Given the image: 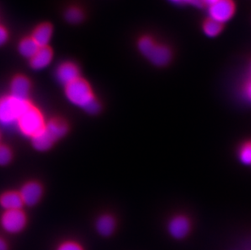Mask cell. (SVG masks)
I'll list each match as a JSON object with an SVG mask.
<instances>
[{
    "instance_id": "9c48e42d",
    "label": "cell",
    "mask_w": 251,
    "mask_h": 250,
    "mask_svg": "<svg viewBox=\"0 0 251 250\" xmlns=\"http://www.w3.org/2000/svg\"><path fill=\"white\" fill-rule=\"evenodd\" d=\"M52 51L48 47L40 48L30 59V65L34 70H43L50 65L52 60Z\"/></svg>"
},
{
    "instance_id": "484cf974",
    "label": "cell",
    "mask_w": 251,
    "mask_h": 250,
    "mask_svg": "<svg viewBox=\"0 0 251 250\" xmlns=\"http://www.w3.org/2000/svg\"><path fill=\"white\" fill-rule=\"evenodd\" d=\"M0 250H7V243L0 237Z\"/></svg>"
},
{
    "instance_id": "4fadbf2b",
    "label": "cell",
    "mask_w": 251,
    "mask_h": 250,
    "mask_svg": "<svg viewBox=\"0 0 251 250\" xmlns=\"http://www.w3.org/2000/svg\"><path fill=\"white\" fill-rule=\"evenodd\" d=\"M23 205L22 197L17 192H7L0 197V205L5 210H22Z\"/></svg>"
},
{
    "instance_id": "ac0fdd59",
    "label": "cell",
    "mask_w": 251,
    "mask_h": 250,
    "mask_svg": "<svg viewBox=\"0 0 251 250\" xmlns=\"http://www.w3.org/2000/svg\"><path fill=\"white\" fill-rule=\"evenodd\" d=\"M222 28H223L222 25L215 22L213 20L208 19L204 22L202 30L205 35L210 38H214L221 33Z\"/></svg>"
},
{
    "instance_id": "2e32d148",
    "label": "cell",
    "mask_w": 251,
    "mask_h": 250,
    "mask_svg": "<svg viewBox=\"0 0 251 250\" xmlns=\"http://www.w3.org/2000/svg\"><path fill=\"white\" fill-rule=\"evenodd\" d=\"M116 226V223L113 218L110 215H102L99 218L96 223V228L100 235L108 236L112 235Z\"/></svg>"
},
{
    "instance_id": "277c9868",
    "label": "cell",
    "mask_w": 251,
    "mask_h": 250,
    "mask_svg": "<svg viewBox=\"0 0 251 250\" xmlns=\"http://www.w3.org/2000/svg\"><path fill=\"white\" fill-rule=\"evenodd\" d=\"M17 126L22 134L25 137H32L43 129L45 126V121L40 111L31 106L20 117Z\"/></svg>"
},
{
    "instance_id": "603a6c76",
    "label": "cell",
    "mask_w": 251,
    "mask_h": 250,
    "mask_svg": "<svg viewBox=\"0 0 251 250\" xmlns=\"http://www.w3.org/2000/svg\"><path fill=\"white\" fill-rule=\"evenodd\" d=\"M8 34L6 29L2 26H0V47L7 42Z\"/></svg>"
},
{
    "instance_id": "5bb4252c",
    "label": "cell",
    "mask_w": 251,
    "mask_h": 250,
    "mask_svg": "<svg viewBox=\"0 0 251 250\" xmlns=\"http://www.w3.org/2000/svg\"><path fill=\"white\" fill-rule=\"evenodd\" d=\"M52 35V28L49 24H43L38 26L33 33V41L39 48H46L50 42Z\"/></svg>"
},
{
    "instance_id": "cb8c5ba5",
    "label": "cell",
    "mask_w": 251,
    "mask_h": 250,
    "mask_svg": "<svg viewBox=\"0 0 251 250\" xmlns=\"http://www.w3.org/2000/svg\"><path fill=\"white\" fill-rule=\"evenodd\" d=\"M184 3H188L196 7H201L204 5L202 0H184Z\"/></svg>"
},
{
    "instance_id": "83f0119b",
    "label": "cell",
    "mask_w": 251,
    "mask_h": 250,
    "mask_svg": "<svg viewBox=\"0 0 251 250\" xmlns=\"http://www.w3.org/2000/svg\"><path fill=\"white\" fill-rule=\"evenodd\" d=\"M168 1H170L174 4H183L184 3V0H168Z\"/></svg>"
},
{
    "instance_id": "4316f807",
    "label": "cell",
    "mask_w": 251,
    "mask_h": 250,
    "mask_svg": "<svg viewBox=\"0 0 251 250\" xmlns=\"http://www.w3.org/2000/svg\"><path fill=\"white\" fill-rule=\"evenodd\" d=\"M219 0H202V2H203V4L208 5L209 6H211V5L214 4L215 2H218Z\"/></svg>"
},
{
    "instance_id": "ba28073f",
    "label": "cell",
    "mask_w": 251,
    "mask_h": 250,
    "mask_svg": "<svg viewBox=\"0 0 251 250\" xmlns=\"http://www.w3.org/2000/svg\"><path fill=\"white\" fill-rule=\"evenodd\" d=\"M55 74L59 82L66 86L70 83L74 82V80H77L80 73L78 68L75 64L66 62L57 68Z\"/></svg>"
},
{
    "instance_id": "d6986e66",
    "label": "cell",
    "mask_w": 251,
    "mask_h": 250,
    "mask_svg": "<svg viewBox=\"0 0 251 250\" xmlns=\"http://www.w3.org/2000/svg\"><path fill=\"white\" fill-rule=\"evenodd\" d=\"M65 19L70 23L76 24L81 22L83 19V13L81 10L76 7H71L67 10V12H65Z\"/></svg>"
},
{
    "instance_id": "8992f818",
    "label": "cell",
    "mask_w": 251,
    "mask_h": 250,
    "mask_svg": "<svg viewBox=\"0 0 251 250\" xmlns=\"http://www.w3.org/2000/svg\"><path fill=\"white\" fill-rule=\"evenodd\" d=\"M234 12L235 5L232 0H219L209 6V19L223 25L232 18Z\"/></svg>"
},
{
    "instance_id": "e0dca14e",
    "label": "cell",
    "mask_w": 251,
    "mask_h": 250,
    "mask_svg": "<svg viewBox=\"0 0 251 250\" xmlns=\"http://www.w3.org/2000/svg\"><path fill=\"white\" fill-rule=\"evenodd\" d=\"M38 44L33 41V38H25L20 43L19 51L23 56L31 59L39 50Z\"/></svg>"
},
{
    "instance_id": "8fae6325",
    "label": "cell",
    "mask_w": 251,
    "mask_h": 250,
    "mask_svg": "<svg viewBox=\"0 0 251 250\" xmlns=\"http://www.w3.org/2000/svg\"><path fill=\"white\" fill-rule=\"evenodd\" d=\"M190 231V223L185 217H176L168 225V231L174 238L185 237Z\"/></svg>"
},
{
    "instance_id": "6da1fadb",
    "label": "cell",
    "mask_w": 251,
    "mask_h": 250,
    "mask_svg": "<svg viewBox=\"0 0 251 250\" xmlns=\"http://www.w3.org/2000/svg\"><path fill=\"white\" fill-rule=\"evenodd\" d=\"M67 99L74 106L85 110L87 113L97 114L100 105L95 99L91 88L85 80L78 78L65 86Z\"/></svg>"
},
{
    "instance_id": "9a60e30c",
    "label": "cell",
    "mask_w": 251,
    "mask_h": 250,
    "mask_svg": "<svg viewBox=\"0 0 251 250\" xmlns=\"http://www.w3.org/2000/svg\"><path fill=\"white\" fill-rule=\"evenodd\" d=\"M45 128L55 138V141L64 137L68 132V126L66 123L61 120L50 121L45 125Z\"/></svg>"
},
{
    "instance_id": "f546056e",
    "label": "cell",
    "mask_w": 251,
    "mask_h": 250,
    "mask_svg": "<svg viewBox=\"0 0 251 250\" xmlns=\"http://www.w3.org/2000/svg\"><path fill=\"white\" fill-rule=\"evenodd\" d=\"M0 138H1V136H0Z\"/></svg>"
},
{
    "instance_id": "7a4b0ae2",
    "label": "cell",
    "mask_w": 251,
    "mask_h": 250,
    "mask_svg": "<svg viewBox=\"0 0 251 250\" xmlns=\"http://www.w3.org/2000/svg\"><path fill=\"white\" fill-rule=\"evenodd\" d=\"M31 106L28 100L17 99L12 95L0 99V125L3 127L17 125L20 117Z\"/></svg>"
},
{
    "instance_id": "d4e9b609",
    "label": "cell",
    "mask_w": 251,
    "mask_h": 250,
    "mask_svg": "<svg viewBox=\"0 0 251 250\" xmlns=\"http://www.w3.org/2000/svg\"><path fill=\"white\" fill-rule=\"evenodd\" d=\"M245 94L247 96V100L251 101V81L247 84L246 86V90H245Z\"/></svg>"
},
{
    "instance_id": "7402d4cb",
    "label": "cell",
    "mask_w": 251,
    "mask_h": 250,
    "mask_svg": "<svg viewBox=\"0 0 251 250\" xmlns=\"http://www.w3.org/2000/svg\"><path fill=\"white\" fill-rule=\"evenodd\" d=\"M57 250H83V249L78 243L74 241H66L62 243Z\"/></svg>"
},
{
    "instance_id": "7c38bea8",
    "label": "cell",
    "mask_w": 251,
    "mask_h": 250,
    "mask_svg": "<svg viewBox=\"0 0 251 250\" xmlns=\"http://www.w3.org/2000/svg\"><path fill=\"white\" fill-rule=\"evenodd\" d=\"M31 139L34 149L38 151L48 150L52 147L54 142H55V138L48 132L45 126L38 133L31 137Z\"/></svg>"
},
{
    "instance_id": "44dd1931",
    "label": "cell",
    "mask_w": 251,
    "mask_h": 250,
    "mask_svg": "<svg viewBox=\"0 0 251 250\" xmlns=\"http://www.w3.org/2000/svg\"><path fill=\"white\" fill-rule=\"evenodd\" d=\"M240 159L246 165L251 164V145H247L240 152Z\"/></svg>"
},
{
    "instance_id": "5b68a950",
    "label": "cell",
    "mask_w": 251,
    "mask_h": 250,
    "mask_svg": "<svg viewBox=\"0 0 251 250\" xmlns=\"http://www.w3.org/2000/svg\"><path fill=\"white\" fill-rule=\"evenodd\" d=\"M25 225L26 215L22 210H5L1 217V226L8 233H18Z\"/></svg>"
},
{
    "instance_id": "30bf717a",
    "label": "cell",
    "mask_w": 251,
    "mask_h": 250,
    "mask_svg": "<svg viewBox=\"0 0 251 250\" xmlns=\"http://www.w3.org/2000/svg\"><path fill=\"white\" fill-rule=\"evenodd\" d=\"M30 91V83L26 77L23 75H18L12 80L11 84V95L13 97L27 100Z\"/></svg>"
},
{
    "instance_id": "f1b7e54d",
    "label": "cell",
    "mask_w": 251,
    "mask_h": 250,
    "mask_svg": "<svg viewBox=\"0 0 251 250\" xmlns=\"http://www.w3.org/2000/svg\"></svg>"
},
{
    "instance_id": "ffe728a7",
    "label": "cell",
    "mask_w": 251,
    "mask_h": 250,
    "mask_svg": "<svg viewBox=\"0 0 251 250\" xmlns=\"http://www.w3.org/2000/svg\"><path fill=\"white\" fill-rule=\"evenodd\" d=\"M12 151L4 145H0V166H5L12 160Z\"/></svg>"
},
{
    "instance_id": "3957f363",
    "label": "cell",
    "mask_w": 251,
    "mask_h": 250,
    "mask_svg": "<svg viewBox=\"0 0 251 250\" xmlns=\"http://www.w3.org/2000/svg\"><path fill=\"white\" fill-rule=\"evenodd\" d=\"M138 48L142 55L155 66H165L172 59V52L168 47L157 44L148 36L140 38Z\"/></svg>"
},
{
    "instance_id": "52a82bcc",
    "label": "cell",
    "mask_w": 251,
    "mask_h": 250,
    "mask_svg": "<svg viewBox=\"0 0 251 250\" xmlns=\"http://www.w3.org/2000/svg\"><path fill=\"white\" fill-rule=\"evenodd\" d=\"M19 194L23 203L31 206L36 205L40 200L43 195V188L37 182H28L22 187Z\"/></svg>"
}]
</instances>
